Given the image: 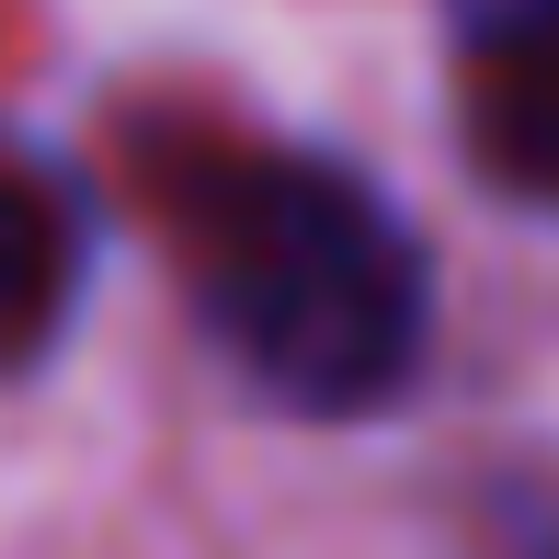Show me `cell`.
Instances as JSON below:
<instances>
[{"label": "cell", "instance_id": "cell-1", "mask_svg": "<svg viewBox=\"0 0 559 559\" xmlns=\"http://www.w3.org/2000/svg\"><path fill=\"white\" fill-rule=\"evenodd\" d=\"M183 286L217 354L297 423H366L423 377L435 343V263L423 228L354 160L286 138L194 148L160 183Z\"/></svg>", "mask_w": 559, "mask_h": 559}, {"label": "cell", "instance_id": "cell-2", "mask_svg": "<svg viewBox=\"0 0 559 559\" xmlns=\"http://www.w3.org/2000/svg\"><path fill=\"white\" fill-rule=\"evenodd\" d=\"M81 274H92V217L81 183L46 160L35 138L0 126V389L35 377L81 320Z\"/></svg>", "mask_w": 559, "mask_h": 559}, {"label": "cell", "instance_id": "cell-3", "mask_svg": "<svg viewBox=\"0 0 559 559\" xmlns=\"http://www.w3.org/2000/svg\"><path fill=\"white\" fill-rule=\"evenodd\" d=\"M456 148L479 183L559 217V58L548 46H468L456 69Z\"/></svg>", "mask_w": 559, "mask_h": 559}, {"label": "cell", "instance_id": "cell-4", "mask_svg": "<svg viewBox=\"0 0 559 559\" xmlns=\"http://www.w3.org/2000/svg\"><path fill=\"white\" fill-rule=\"evenodd\" d=\"M468 559H559V468H491L468 491Z\"/></svg>", "mask_w": 559, "mask_h": 559}, {"label": "cell", "instance_id": "cell-5", "mask_svg": "<svg viewBox=\"0 0 559 559\" xmlns=\"http://www.w3.org/2000/svg\"><path fill=\"white\" fill-rule=\"evenodd\" d=\"M456 35L468 46H548L559 58V0H456Z\"/></svg>", "mask_w": 559, "mask_h": 559}]
</instances>
